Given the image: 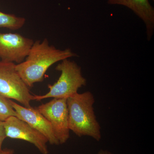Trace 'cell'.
<instances>
[{
  "instance_id": "obj_15",
  "label": "cell",
  "mask_w": 154,
  "mask_h": 154,
  "mask_svg": "<svg viewBox=\"0 0 154 154\" xmlns=\"http://www.w3.org/2000/svg\"><path fill=\"white\" fill-rule=\"evenodd\" d=\"M152 1H154V0H152Z\"/></svg>"
},
{
  "instance_id": "obj_5",
  "label": "cell",
  "mask_w": 154,
  "mask_h": 154,
  "mask_svg": "<svg viewBox=\"0 0 154 154\" xmlns=\"http://www.w3.org/2000/svg\"><path fill=\"white\" fill-rule=\"evenodd\" d=\"M66 99H53L36 109L49 122L60 144L70 137L68 110Z\"/></svg>"
},
{
  "instance_id": "obj_13",
  "label": "cell",
  "mask_w": 154,
  "mask_h": 154,
  "mask_svg": "<svg viewBox=\"0 0 154 154\" xmlns=\"http://www.w3.org/2000/svg\"><path fill=\"white\" fill-rule=\"evenodd\" d=\"M14 150L12 149H2L0 152V154H14Z\"/></svg>"
},
{
  "instance_id": "obj_7",
  "label": "cell",
  "mask_w": 154,
  "mask_h": 154,
  "mask_svg": "<svg viewBox=\"0 0 154 154\" xmlns=\"http://www.w3.org/2000/svg\"><path fill=\"white\" fill-rule=\"evenodd\" d=\"M33 42L19 33H0L1 60L21 63L25 60Z\"/></svg>"
},
{
  "instance_id": "obj_11",
  "label": "cell",
  "mask_w": 154,
  "mask_h": 154,
  "mask_svg": "<svg viewBox=\"0 0 154 154\" xmlns=\"http://www.w3.org/2000/svg\"><path fill=\"white\" fill-rule=\"evenodd\" d=\"M13 116L17 117V114L10 104L9 99L0 95V121H5Z\"/></svg>"
},
{
  "instance_id": "obj_14",
  "label": "cell",
  "mask_w": 154,
  "mask_h": 154,
  "mask_svg": "<svg viewBox=\"0 0 154 154\" xmlns=\"http://www.w3.org/2000/svg\"><path fill=\"white\" fill-rule=\"evenodd\" d=\"M97 154H113L111 153L110 152L107 151L106 150H101Z\"/></svg>"
},
{
  "instance_id": "obj_12",
  "label": "cell",
  "mask_w": 154,
  "mask_h": 154,
  "mask_svg": "<svg viewBox=\"0 0 154 154\" xmlns=\"http://www.w3.org/2000/svg\"><path fill=\"white\" fill-rule=\"evenodd\" d=\"M6 136L5 131L4 125V122L0 121V152L2 150V146L3 142L5 139Z\"/></svg>"
},
{
  "instance_id": "obj_2",
  "label": "cell",
  "mask_w": 154,
  "mask_h": 154,
  "mask_svg": "<svg viewBox=\"0 0 154 154\" xmlns=\"http://www.w3.org/2000/svg\"><path fill=\"white\" fill-rule=\"evenodd\" d=\"M66 102L70 131L79 137L86 136L100 140L101 126L93 107L95 99L93 94L90 91L78 93L67 98Z\"/></svg>"
},
{
  "instance_id": "obj_9",
  "label": "cell",
  "mask_w": 154,
  "mask_h": 154,
  "mask_svg": "<svg viewBox=\"0 0 154 154\" xmlns=\"http://www.w3.org/2000/svg\"><path fill=\"white\" fill-rule=\"evenodd\" d=\"M111 5H121L131 10L144 23L147 38L150 41L154 32V8L149 0H108Z\"/></svg>"
},
{
  "instance_id": "obj_10",
  "label": "cell",
  "mask_w": 154,
  "mask_h": 154,
  "mask_svg": "<svg viewBox=\"0 0 154 154\" xmlns=\"http://www.w3.org/2000/svg\"><path fill=\"white\" fill-rule=\"evenodd\" d=\"M26 19L14 14H8L0 11V28L11 30H19L25 25Z\"/></svg>"
},
{
  "instance_id": "obj_8",
  "label": "cell",
  "mask_w": 154,
  "mask_h": 154,
  "mask_svg": "<svg viewBox=\"0 0 154 154\" xmlns=\"http://www.w3.org/2000/svg\"><path fill=\"white\" fill-rule=\"evenodd\" d=\"M9 101L17 113V117L41 133L47 138L51 145H60L49 122L36 108L24 107L11 99H9Z\"/></svg>"
},
{
  "instance_id": "obj_3",
  "label": "cell",
  "mask_w": 154,
  "mask_h": 154,
  "mask_svg": "<svg viewBox=\"0 0 154 154\" xmlns=\"http://www.w3.org/2000/svg\"><path fill=\"white\" fill-rule=\"evenodd\" d=\"M60 72L58 79L53 85H49V91L42 96H34V100L47 98L67 99L78 93V90L87 85V80L83 76L82 69L76 63L68 59L61 61L56 67Z\"/></svg>"
},
{
  "instance_id": "obj_1",
  "label": "cell",
  "mask_w": 154,
  "mask_h": 154,
  "mask_svg": "<svg viewBox=\"0 0 154 154\" xmlns=\"http://www.w3.org/2000/svg\"><path fill=\"white\" fill-rule=\"evenodd\" d=\"M78 56L70 48L57 49L50 45L48 40L33 42L25 60L16 64L18 73L29 88L44 79L47 70L56 63Z\"/></svg>"
},
{
  "instance_id": "obj_6",
  "label": "cell",
  "mask_w": 154,
  "mask_h": 154,
  "mask_svg": "<svg viewBox=\"0 0 154 154\" xmlns=\"http://www.w3.org/2000/svg\"><path fill=\"white\" fill-rule=\"evenodd\" d=\"M7 137L21 140L32 144L42 154H48V140L41 133L16 116L4 122Z\"/></svg>"
},
{
  "instance_id": "obj_4",
  "label": "cell",
  "mask_w": 154,
  "mask_h": 154,
  "mask_svg": "<svg viewBox=\"0 0 154 154\" xmlns=\"http://www.w3.org/2000/svg\"><path fill=\"white\" fill-rule=\"evenodd\" d=\"M0 95L16 100L24 107H32L30 103L34 100V96L30 94L14 63L0 60Z\"/></svg>"
}]
</instances>
